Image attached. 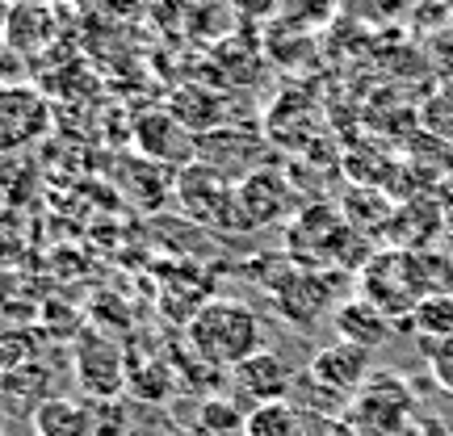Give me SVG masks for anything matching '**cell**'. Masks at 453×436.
I'll return each mask as SVG.
<instances>
[{"label":"cell","instance_id":"cell-1","mask_svg":"<svg viewBox=\"0 0 453 436\" xmlns=\"http://www.w3.org/2000/svg\"><path fill=\"white\" fill-rule=\"evenodd\" d=\"M185 340L206 365L235 370L240 361L265 353V324L257 319V310L235 298H211L185 324Z\"/></svg>","mask_w":453,"mask_h":436},{"label":"cell","instance_id":"cell-2","mask_svg":"<svg viewBox=\"0 0 453 436\" xmlns=\"http://www.w3.org/2000/svg\"><path fill=\"white\" fill-rule=\"evenodd\" d=\"M361 298H370L373 307L390 315L395 324L411 319V310L420 307V298H428L420 273V252L416 248H382L365 260V269L357 277Z\"/></svg>","mask_w":453,"mask_h":436},{"label":"cell","instance_id":"cell-3","mask_svg":"<svg viewBox=\"0 0 453 436\" xmlns=\"http://www.w3.org/2000/svg\"><path fill=\"white\" fill-rule=\"evenodd\" d=\"M173 194L194 223H206L214 231H243L240 210H235V180L219 172L214 164L194 160L173 172Z\"/></svg>","mask_w":453,"mask_h":436},{"label":"cell","instance_id":"cell-4","mask_svg":"<svg viewBox=\"0 0 453 436\" xmlns=\"http://www.w3.org/2000/svg\"><path fill=\"white\" fill-rule=\"evenodd\" d=\"M344 416L361 424V428H370L373 436H399L407 424L416 420V399H411V386L399 373L373 370L370 382L349 399Z\"/></svg>","mask_w":453,"mask_h":436},{"label":"cell","instance_id":"cell-5","mask_svg":"<svg viewBox=\"0 0 453 436\" xmlns=\"http://www.w3.org/2000/svg\"><path fill=\"white\" fill-rule=\"evenodd\" d=\"M269 294H273L286 324L307 327L336 302L340 273H332V269H298L294 260H286V269L269 281Z\"/></svg>","mask_w":453,"mask_h":436},{"label":"cell","instance_id":"cell-6","mask_svg":"<svg viewBox=\"0 0 453 436\" xmlns=\"http://www.w3.org/2000/svg\"><path fill=\"white\" fill-rule=\"evenodd\" d=\"M50 130V105L30 84H0V156H21Z\"/></svg>","mask_w":453,"mask_h":436},{"label":"cell","instance_id":"cell-7","mask_svg":"<svg viewBox=\"0 0 453 436\" xmlns=\"http://www.w3.org/2000/svg\"><path fill=\"white\" fill-rule=\"evenodd\" d=\"M72 356H76V382H81V390L88 399L110 403V399H118L127 390V356L101 332H84L76 340V353Z\"/></svg>","mask_w":453,"mask_h":436},{"label":"cell","instance_id":"cell-8","mask_svg":"<svg viewBox=\"0 0 453 436\" xmlns=\"http://www.w3.org/2000/svg\"><path fill=\"white\" fill-rule=\"evenodd\" d=\"M319 390L336 394V399H353L357 390L370 382L373 373V353L361 348V344H349V340H336L319 353L311 356V365L303 370Z\"/></svg>","mask_w":453,"mask_h":436},{"label":"cell","instance_id":"cell-9","mask_svg":"<svg viewBox=\"0 0 453 436\" xmlns=\"http://www.w3.org/2000/svg\"><path fill=\"white\" fill-rule=\"evenodd\" d=\"M134 147L143 160L160 164L168 172H180L185 164L197 160V139L168 110H151L134 122Z\"/></svg>","mask_w":453,"mask_h":436},{"label":"cell","instance_id":"cell-10","mask_svg":"<svg viewBox=\"0 0 453 436\" xmlns=\"http://www.w3.org/2000/svg\"><path fill=\"white\" fill-rule=\"evenodd\" d=\"M290 202H294V194H290V185H286V177H277L269 168H257V172H248L243 180H235V210H240L243 231L277 223L281 214L290 210Z\"/></svg>","mask_w":453,"mask_h":436},{"label":"cell","instance_id":"cell-11","mask_svg":"<svg viewBox=\"0 0 453 436\" xmlns=\"http://www.w3.org/2000/svg\"><path fill=\"white\" fill-rule=\"evenodd\" d=\"M231 378H235V390H240L243 399H252L257 407L281 403V399H290V390H294V373L286 370V361L277 353L248 356V361H240L231 370Z\"/></svg>","mask_w":453,"mask_h":436},{"label":"cell","instance_id":"cell-12","mask_svg":"<svg viewBox=\"0 0 453 436\" xmlns=\"http://www.w3.org/2000/svg\"><path fill=\"white\" fill-rule=\"evenodd\" d=\"M332 324H336L340 340H349V344H361V348H378V344H387L390 332H395V319L390 315H382V310L373 307L370 298H361V294H353V298H344V302H336V310H332Z\"/></svg>","mask_w":453,"mask_h":436},{"label":"cell","instance_id":"cell-13","mask_svg":"<svg viewBox=\"0 0 453 436\" xmlns=\"http://www.w3.org/2000/svg\"><path fill=\"white\" fill-rule=\"evenodd\" d=\"M47 399H50V370L42 361H21V365L0 373V403L9 411L34 416Z\"/></svg>","mask_w":453,"mask_h":436},{"label":"cell","instance_id":"cell-14","mask_svg":"<svg viewBox=\"0 0 453 436\" xmlns=\"http://www.w3.org/2000/svg\"><path fill=\"white\" fill-rule=\"evenodd\" d=\"M168 113L194 139H202V134L223 126V97L211 93V88H202V84H180V88H173V97H168Z\"/></svg>","mask_w":453,"mask_h":436},{"label":"cell","instance_id":"cell-15","mask_svg":"<svg viewBox=\"0 0 453 436\" xmlns=\"http://www.w3.org/2000/svg\"><path fill=\"white\" fill-rule=\"evenodd\" d=\"M34 436H93V407L81 399H64V394H50L47 403L30 416Z\"/></svg>","mask_w":453,"mask_h":436},{"label":"cell","instance_id":"cell-16","mask_svg":"<svg viewBox=\"0 0 453 436\" xmlns=\"http://www.w3.org/2000/svg\"><path fill=\"white\" fill-rule=\"evenodd\" d=\"M50 34H55V21H50L47 4H17V9H9L4 42H9L17 55H34L38 47H47Z\"/></svg>","mask_w":453,"mask_h":436},{"label":"cell","instance_id":"cell-17","mask_svg":"<svg viewBox=\"0 0 453 436\" xmlns=\"http://www.w3.org/2000/svg\"><path fill=\"white\" fill-rule=\"evenodd\" d=\"M243 436H311L303 411L281 399V403H260L243 416Z\"/></svg>","mask_w":453,"mask_h":436},{"label":"cell","instance_id":"cell-18","mask_svg":"<svg viewBox=\"0 0 453 436\" xmlns=\"http://www.w3.org/2000/svg\"><path fill=\"white\" fill-rule=\"evenodd\" d=\"M411 327L420 332V340L453 336V294H428V298H420V307L411 310Z\"/></svg>","mask_w":453,"mask_h":436},{"label":"cell","instance_id":"cell-19","mask_svg":"<svg viewBox=\"0 0 453 436\" xmlns=\"http://www.w3.org/2000/svg\"><path fill=\"white\" fill-rule=\"evenodd\" d=\"M420 353L428 361V373L445 394H453V336L445 340H420Z\"/></svg>","mask_w":453,"mask_h":436},{"label":"cell","instance_id":"cell-20","mask_svg":"<svg viewBox=\"0 0 453 436\" xmlns=\"http://www.w3.org/2000/svg\"><path fill=\"white\" fill-rule=\"evenodd\" d=\"M34 180V168L17 156H0V202H21L26 185Z\"/></svg>","mask_w":453,"mask_h":436},{"label":"cell","instance_id":"cell-21","mask_svg":"<svg viewBox=\"0 0 453 436\" xmlns=\"http://www.w3.org/2000/svg\"><path fill=\"white\" fill-rule=\"evenodd\" d=\"M226 4L240 17H248V21H265V17L277 9V0H226Z\"/></svg>","mask_w":453,"mask_h":436},{"label":"cell","instance_id":"cell-22","mask_svg":"<svg viewBox=\"0 0 453 436\" xmlns=\"http://www.w3.org/2000/svg\"><path fill=\"white\" fill-rule=\"evenodd\" d=\"M399 436H449V432H445V424L433 420V416H416Z\"/></svg>","mask_w":453,"mask_h":436},{"label":"cell","instance_id":"cell-23","mask_svg":"<svg viewBox=\"0 0 453 436\" xmlns=\"http://www.w3.org/2000/svg\"><path fill=\"white\" fill-rule=\"evenodd\" d=\"M327 436H373L370 428H361V424H353L349 416H340V420L327 424Z\"/></svg>","mask_w":453,"mask_h":436}]
</instances>
